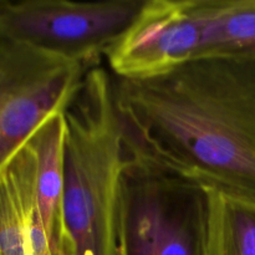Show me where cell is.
Segmentation results:
<instances>
[{
  "instance_id": "obj_8",
  "label": "cell",
  "mask_w": 255,
  "mask_h": 255,
  "mask_svg": "<svg viewBox=\"0 0 255 255\" xmlns=\"http://www.w3.org/2000/svg\"><path fill=\"white\" fill-rule=\"evenodd\" d=\"M36 161L35 191L42 224L55 255H75L65 218L64 112L52 115L29 138Z\"/></svg>"
},
{
  "instance_id": "obj_3",
  "label": "cell",
  "mask_w": 255,
  "mask_h": 255,
  "mask_svg": "<svg viewBox=\"0 0 255 255\" xmlns=\"http://www.w3.org/2000/svg\"><path fill=\"white\" fill-rule=\"evenodd\" d=\"M208 204L202 187L128 157L121 181L119 255H204Z\"/></svg>"
},
{
  "instance_id": "obj_10",
  "label": "cell",
  "mask_w": 255,
  "mask_h": 255,
  "mask_svg": "<svg viewBox=\"0 0 255 255\" xmlns=\"http://www.w3.org/2000/svg\"><path fill=\"white\" fill-rule=\"evenodd\" d=\"M218 55L255 57V0H208L202 56Z\"/></svg>"
},
{
  "instance_id": "obj_2",
  "label": "cell",
  "mask_w": 255,
  "mask_h": 255,
  "mask_svg": "<svg viewBox=\"0 0 255 255\" xmlns=\"http://www.w3.org/2000/svg\"><path fill=\"white\" fill-rule=\"evenodd\" d=\"M64 116L65 218L75 255H119L121 181L128 156L111 72L90 69Z\"/></svg>"
},
{
  "instance_id": "obj_7",
  "label": "cell",
  "mask_w": 255,
  "mask_h": 255,
  "mask_svg": "<svg viewBox=\"0 0 255 255\" xmlns=\"http://www.w3.org/2000/svg\"><path fill=\"white\" fill-rule=\"evenodd\" d=\"M35 173L27 139L0 169V255H55L39 211Z\"/></svg>"
},
{
  "instance_id": "obj_1",
  "label": "cell",
  "mask_w": 255,
  "mask_h": 255,
  "mask_svg": "<svg viewBox=\"0 0 255 255\" xmlns=\"http://www.w3.org/2000/svg\"><path fill=\"white\" fill-rule=\"evenodd\" d=\"M112 89L129 158L255 203V57L202 56Z\"/></svg>"
},
{
  "instance_id": "obj_5",
  "label": "cell",
  "mask_w": 255,
  "mask_h": 255,
  "mask_svg": "<svg viewBox=\"0 0 255 255\" xmlns=\"http://www.w3.org/2000/svg\"><path fill=\"white\" fill-rule=\"evenodd\" d=\"M89 70L0 35V169L42 122L65 112Z\"/></svg>"
},
{
  "instance_id": "obj_9",
  "label": "cell",
  "mask_w": 255,
  "mask_h": 255,
  "mask_svg": "<svg viewBox=\"0 0 255 255\" xmlns=\"http://www.w3.org/2000/svg\"><path fill=\"white\" fill-rule=\"evenodd\" d=\"M204 255H255V203L208 191Z\"/></svg>"
},
{
  "instance_id": "obj_4",
  "label": "cell",
  "mask_w": 255,
  "mask_h": 255,
  "mask_svg": "<svg viewBox=\"0 0 255 255\" xmlns=\"http://www.w3.org/2000/svg\"><path fill=\"white\" fill-rule=\"evenodd\" d=\"M143 4L144 0H0V35L92 69Z\"/></svg>"
},
{
  "instance_id": "obj_6",
  "label": "cell",
  "mask_w": 255,
  "mask_h": 255,
  "mask_svg": "<svg viewBox=\"0 0 255 255\" xmlns=\"http://www.w3.org/2000/svg\"><path fill=\"white\" fill-rule=\"evenodd\" d=\"M208 0H144L126 31L106 52L116 79L167 74L203 54Z\"/></svg>"
}]
</instances>
